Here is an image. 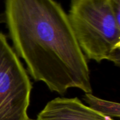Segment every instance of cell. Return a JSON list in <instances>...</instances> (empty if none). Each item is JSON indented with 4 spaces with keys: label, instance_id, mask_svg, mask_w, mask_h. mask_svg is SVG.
Returning a JSON list of instances; mask_svg holds the SVG:
<instances>
[{
    "label": "cell",
    "instance_id": "cell-1",
    "mask_svg": "<svg viewBox=\"0 0 120 120\" xmlns=\"http://www.w3.org/2000/svg\"><path fill=\"white\" fill-rule=\"evenodd\" d=\"M4 19L14 51L36 81L65 94L76 88L92 93L88 62L55 0H5Z\"/></svg>",
    "mask_w": 120,
    "mask_h": 120
},
{
    "label": "cell",
    "instance_id": "cell-2",
    "mask_svg": "<svg viewBox=\"0 0 120 120\" xmlns=\"http://www.w3.org/2000/svg\"><path fill=\"white\" fill-rule=\"evenodd\" d=\"M68 17L88 59L120 64V22L110 0H70Z\"/></svg>",
    "mask_w": 120,
    "mask_h": 120
},
{
    "label": "cell",
    "instance_id": "cell-3",
    "mask_svg": "<svg viewBox=\"0 0 120 120\" xmlns=\"http://www.w3.org/2000/svg\"><path fill=\"white\" fill-rule=\"evenodd\" d=\"M32 89L27 71L0 32V120H32L27 115Z\"/></svg>",
    "mask_w": 120,
    "mask_h": 120
},
{
    "label": "cell",
    "instance_id": "cell-4",
    "mask_svg": "<svg viewBox=\"0 0 120 120\" xmlns=\"http://www.w3.org/2000/svg\"><path fill=\"white\" fill-rule=\"evenodd\" d=\"M36 120H115L84 105L77 98H57L49 101Z\"/></svg>",
    "mask_w": 120,
    "mask_h": 120
},
{
    "label": "cell",
    "instance_id": "cell-5",
    "mask_svg": "<svg viewBox=\"0 0 120 120\" xmlns=\"http://www.w3.org/2000/svg\"><path fill=\"white\" fill-rule=\"evenodd\" d=\"M83 100L89 105V108L96 112L111 119H120V103L102 100L94 96L92 93H85Z\"/></svg>",
    "mask_w": 120,
    "mask_h": 120
}]
</instances>
